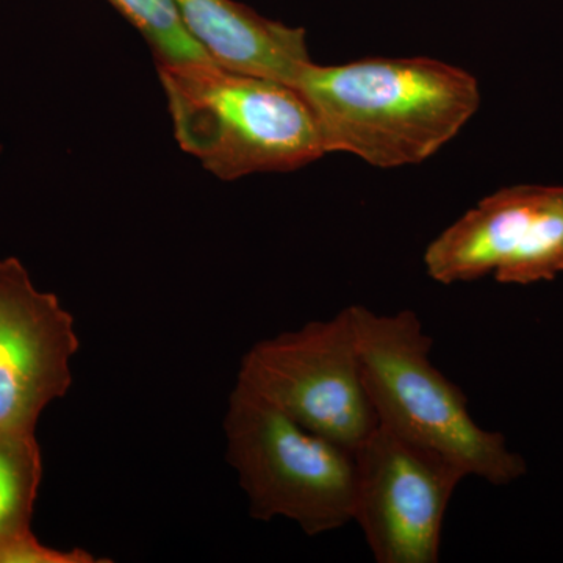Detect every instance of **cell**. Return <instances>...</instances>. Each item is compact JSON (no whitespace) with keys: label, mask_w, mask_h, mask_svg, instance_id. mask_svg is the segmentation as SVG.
<instances>
[{"label":"cell","mask_w":563,"mask_h":563,"mask_svg":"<svg viewBox=\"0 0 563 563\" xmlns=\"http://www.w3.org/2000/svg\"><path fill=\"white\" fill-rule=\"evenodd\" d=\"M292 87L317 118L325 154L347 152L376 168L428 161L481 106L473 74L428 57L312 62Z\"/></svg>","instance_id":"obj_1"},{"label":"cell","mask_w":563,"mask_h":563,"mask_svg":"<svg viewBox=\"0 0 563 563\" xmlns=\"http://www.w3.org/2000/svg\"><path fill=\"white\" fill-rule=\"evenodd\" d=\"M181 150L222 180L302 168L325 154L301 92L214 60L158 65Z\"/></svg>","instance_id":"obj_2"},{"label":"cell","mask_w":563,"mask_h":563,"mask_svg":"<svg viewBox=\"0 0 563 563\" xmlns=\"http://www.w3.org/2000/svg\"><path fill=\"white\" fill-rule=\"evenodd\" d=\"M363 385L379 426L450 459L468 476L512 484L528 472L501 432L481 428L468 399L431 361L432 339L413 310L350 306Z\"/></svg>","instance_id":"obj_3"},{"label":"cell","mask_w":563,"mask_h":563,"mask_svg":"<svg viewBox=\"0 0 563 563\" xmlns=\"http://www.w3.org/2000/svg\"><path fill=\"white\" fill-rule=\"evenodd\" d=\"M228 462L254 520L287 518L309 537L354 520V451L333 443L235 384L224 417Z\"/></svg>","instance_id":"obj_4"},{"label":"cell","mask_w":563,"mask_h":563,"mask_svg":"<svg viewBox=\"0 0 563 563\" xmlns=\"http://www.w3.org/2000/svg\"><path fill=\"white\" fill-rule=\"evenodd\" d=\"M236 384L347 450L379 428L363 385L351 307L254 344Z\"/></svg>","instance_id":"obj_5"},{"label":"cell","mask_w":563,"mask_h":563,"mask_svg":"<svg viewBox=\"0 0 563 563\" xmlns=\"http://www.w3.org/2000/svg\"><path fill=\"white\" fill-rule=\"evenodd\" d=\"M354 520L377 563L440 561L444 515L468 474L450 459L376 429L354 451Z\"/></svg>","instance_id":"obj_6"},{"label":"cell","mask_w":563,"mask_h":563,"mask_svg":"<svg viewBox=\"0 0 563 563\" xmlns=\"http://www.w3.org/2000/svg\"><path fill=\"white\" fill-rule=\"evenodd\" d=\"M432 280L443 285L483 279L529 285L563 273L561 187L515 185L466 211L424 252Z\"/></svg>","instance_id":"obj_7"},{"label":"cell","mask_w":563,"mask_h":563,"mask_svg":"<svg viewBox=\"0 0 563 563\" xmlns=\"http://www.w3.org/2000/svg\"><path fill=\"white\" fill-rule=\"evenodd\" d=\"M79 347L57 296L40 291L18 258L0 261V428L35 432L43 410L69 391Z\"/></svg>","instance_id":"obj_8"},{"label":"cell","mask_w":563,"mask_h":563,"mask_svg":"<svg viewBox=\"0 0 563 563\" xmlns=\"http://www.w3.org/2000/svg\"><path fill=\"white\" fill-rule=\"evenodd\" d=\"M181 20L225 68L295 85L310 60L306 31L266 20L235 0H174Z\"/></svg>","instance_id":"obj_9"},{"label":"cell","mask_w":563,"mask_h":563,"mask_svg":"<svg viewBox=\"0 0 563 563\" xmlns=\"http://www.w3.org/2000/svg\"><path fill=\"white\" fill-rule=\"evenodd\" d=\"M41 477L35 432L0 428V554L32 532Z\"/></svg>","instance_id":"obj_10"},{"label":"cell","mask_w":563,"mask_h":563,"mask_svg":"<svg viewBox=\"0 0 563 563\" xmlns=\"http://www.w3.org/2000/svg\"><path fill=\"white\" fill-rule=\"evenodd\" d=\"M151 44L158 65L213 60L181 20L174 0H109Z\"/></svg>","instance_id":"obj_11"},{"label":"cell","mask_w":563,"mask_h":563,"mask_svg":"<svg viewBox=\"0 0 563 563\" xmlns=\"http://www.w3.org/2000/svg\"><path fill=\"white\" fill-rule=\"evenodd\" d=\"M561 191H562V198H563V187H561Z\"/></svg>","instance_id":"obj_12"}]
</instances>
